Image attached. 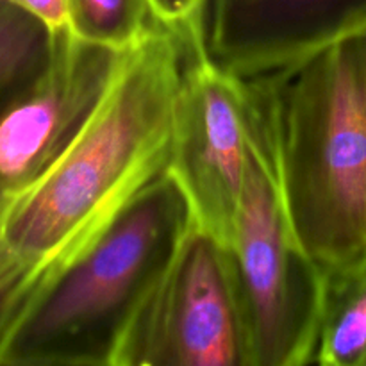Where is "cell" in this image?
Returning <instances> with one entry per match:
<instances>
[{
	"label": "cell",
	"mask_w": 366,
	"mask_h": 366,
	"mask_svg": "<svg viewBox=\"0 0 366 366\" xmlns=\"http://www.w3.org/2000/svg\"><path fill=\"white\" fill-rule=\"evenodd\" d=\"M21 193L7 192V189H0V232L4 231V225H6L7 217L11 214V209L16 204V200L20 199Z\"/></svg>",
	"instance_id": "15"
},
{
	"label": "cell",
	"mask_w": 366,
	"mask_h": 366,
	"mask_svg": "<svg viewBox=\"0 0 366 366\" xmlns=\"http://www.w3.org/2000/svg\"><path fill=\"white\" fill-rule=\"evenodd\" d=\"M259 109L249 77L218 66L192 39L174 109L167 174L192 206L193 222L227 245L245 182Z\"/></svg>",
	"instance_id": "5"
},
{
	"label": "cell",
	"mask_w": 366,
	"mask_h": 366,
	"mask_svg": "<svg viewBox=\"0 0 366 366\" xmlns=\"http://www.w3.org/2000/svg\"><path fill=\"white\" fill-rule=\"evenodd\" d=\"M225 250L250 366L313 365L325 275L290 227L261 113Z\"/></svg>",
	"instance_id": "4"
},
{
	"label": "cell",
	"mask_w": 366,
	"mask_h": 366,
	"mask_svg": "<svg viewBox=\"0 0 366 366\" xmlns=\"http://www.w3.org/2000/svg\"><path fill=\"white\" fill-rule=\"evenodd\" d=\"M66 16L79 39L124 52L164 24L150 0H66Z\"/></svg>",
	"instance_id": "11"
},
{
	"label": "cell",
	"mask_w": 366,
	"mask_h": 366,
	"mask_svg": "<svg viewBox=\"0 0 366 366\" xmlns=\"http://www.w3.org/2000/svg\"><path fill=\"white\" fill-rule=\"evenodd\" d=\"M249 79L297 242L324 275L366 267V29Z\"/></svg>",
	"instance_id": "2"
},
{
	"label": "cell",
	"mask_w": 366,
	"mask_h": 366,
	"mask_svg": "<svg viewBox=\"0 0 366 366\" xmlns=\"http://www.w3.org/2000/svg\"><path fill=\"white\" fill-rule=\"evenodd\" d=\"M181 186L161 174L39 288L0 365L114 366L147 297L193 227Z\"/></svg>",
	"instance_id": "3"
},
{
	"label": "cell",
	"mask_w": 366,
	"mask_h": 366,
	"mask_svg": "<svg viewBox=\"0 0 366 366\" xmlns=\"http://www.w3.org/2000/svg\"><path fill=\"white\" fill-rule=\"evenodd\" d=\"M114 366H250L224 243L193 224L129 327Z\"/></svg>",
	"instance_id": "6"
},
{
	"label": "cell",
	"mask_w": 366,
	"mask_h": 366,
	"mask_svg": "<svg viewBox=\"0 0 366 366\" xmlns=\"http://www.w3.org/2000/svg\"><path fill=\"white\" fill-rule=\"evenodd\" d=\"M2 2L29 11L36 18L45 21L54 32L68 29L66 0H2Z\"/></svg>",
	"instance_id": "14"
},
{
	"label": "cell",
	"mask_w": 366,
	"mask_h": 366,
	"mask_svg": "<svg viewBox=\"0 0 366 366\" xmlns=\"http://www.w3.org/2000/svg\"><path fill=\"white\" fill-rule=\"evenodd\" d=\"M195 36L161 24L129 50L77 138L11 209L2 234L16 252L54 274L167 172L175 99Z\"/></svg>",
	"instance_id": "1"
},
{
	"label": "cell",
	"mask_w": 366,
	"mask_h": 366,
	"mask_svg": "<svg viewBox=\"0 0 366 366\" xmlns=\"http://www.w3.org/2000/svg\"><path fill=\"white\" fill-rule=\"evenodd\" d=\"M127 52L57 31L46 70L0 111V189L24 193L56 163L102 102Z\"/></svg>",
	"instance_id": "7"
},
{
	"label": "cell",
	"mask_w": 366,
	"mask_h": 366,
	"mask_svg": "<svg viewBox=\"0 0 366 366\" xmlns=\"http://www.w3.org/2000/svg\"><path fill=\"white\" fill-rule=\"evenodd\" d=\"M366 29V0H207L204 54L254 77Z\"/></svg>",
	"instance_id": "8"
},
{
	"label": "cell",
	"mask_w": 366,
	"mask_h": 366,
	"mask_svg": "<svg viewBox=\"0 0 366 366\" xmlns=\"http://www.w3.org/2000/svg\"><path fill=\"white\" fill-rule=\"evenodd\" d=\"M49 277L50 272L16 252L0 232V360L14 327Z\"/></svg>",
	"instance_id": "12"
},
{
	"label": "cell",
	"mask_w": 366,
	"mask_h": 366,
	"mask_svg": "<svg viewBox=\"0 0 366 366\" xmlns=\"http://www.w3.org/2000/svg\"><path fill=\"white\" fill-rule=\"evenodd\" d=\"M56 34L29 11L0 0V111L46 70Z\"/></svg>",
	"instance_id": "10"
},
{
	"label": "cell",
	"mask_w": 366,
	"mask_h": 366,
	"mask_svg": "<svg viewBox=\"0 0 366 366\" xmlns=\"http://www.w3.org/2000/svg\"><path fill=\"white\" fill-rule=\"evenodd\" d=\"M313 365L366 366V267L325 274Z\"/></svg>",
	"instance_id": "9"
},
{
	"label": "cell",
	"mask_w": 366,
	"mask_h": 366,
	"mask_svg": "<svg viewBox=\"0 0 366 366\" xmlns=\"http://www.w3.org/2000/svg\"><path fill=\"white\" fill-rule=\"evenodd\" d=\"M154 11L170 27L182 32L202 31V14L207 0H150Z\"/></svg>",
	"instance_id": "13"
}]
</instances>
